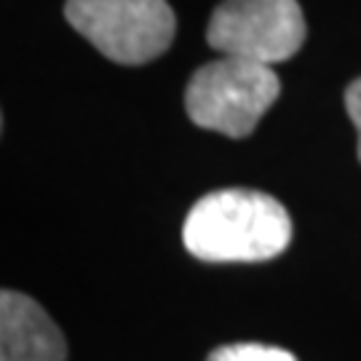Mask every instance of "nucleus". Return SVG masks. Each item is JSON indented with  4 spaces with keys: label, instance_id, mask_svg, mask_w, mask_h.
I'll use <instances>...</instances> for the list:
<instances>
[{
    "label": "nucleus",
    "instance_id": "7ed1b4c3",
    "mask_svg": "<svg viewBox=\"0 0 361 361\" xmlns=\"http://www.w3.org/2000/svg\"><path fill=\"white\" fill-rule=\"evenodd\" d=\"M65 16L75 32L118 65L153 62L177 32L166 0H67Z\"/></svg>",
    "mask_w": 361,
    "mask_h": 361
},
{
    "label": "nucleus",
    "instance_id": "423d86ee",
    "mask_svg": "<svg viewBox=\"0 0 361 361\" xmlns=\"http://www.w3.org/2000/svg\"><path fill=\"white\" fill-rule=\"evenodd\" d=\"M207 361H297L295 353L276 345H262V343H233V345H219L209 353Z\"/></svg>",
    "mask_w": 361,
    "mask_h": 361
},
{
    "label": "nucleus",
    "instance_id": "20e7f679",
    "mask_svg": "<svg viewBox=\"0 0 361 361\" xmlns=\"http://www.w3.org/2000/svg\"><path fill=\"white\" fill-rule=\"evenodd\" d=\"M305 32L297 0H222L209 19L207 40L222 56L271 67L295 56Z\"/></svg>",
    "mask_w": 361,
    "mask_h": 361
},
{
    "label": "nucleus",
    "instance_id": "39448f33",
    "mask_svg": "<svg viewBox=\"0 0 361 361\" xmlns=\"http://www.w3.org/2000/svg\"><path fill=\"white\" fill-rule=\"evenodd\" d=\"M0 361H67V343L51 316L32 297L3 289Z\"/></svg>",
    "mask_w": 361,
    "mask_h": 361
},
{
    "label": "nucleus",
    "instance_id": "0eeeda50",
    "mask_svg": "<svg viewBox=\"0 0 361 361\" xmlns=\"http://www.w3.org/2000/svg\"><path fill=\"white\" fill-rule=\"evenodd\" d=\"M345 110H348L353 126L359 131V161H361V78H356L345 89Z\"/></svg>",
    "mask_w": 361,
    "mask_h": 361
},
{
    "label": "nucleus",
    "instance_id": "f03ea898",
    "mask_svg": "<svg viewBox=\"0 0 361 361\" xmlns=\"http://www.w3.org/2000/svg\"><path fill=\"white\" fill-rule=\"evenodd\" d=\"M279 91L281 83L273 67L219 56L190 78L185 110L195 126L241 140L255 131L259 118L279 99Z\"/></svg>",
    "mask_w": 361,
    "mask_h": 361
},
{
    "label": "nucleus",
    "instance_id": "f257e3e1",
    "mask_svg": "<svg viewBox=\"0 0 361 361\" xmlns=\"http://www.w3.org/2000/svg\"><path fill=\"white\" fill-rule=\"evenodd\" d=\"M182 241L204 262H262L292 244V219L273 195L228 188L190 209Z\"/></svg>",
    "mask_w": 361,
    "mask_h": 361
}]
</instances>
